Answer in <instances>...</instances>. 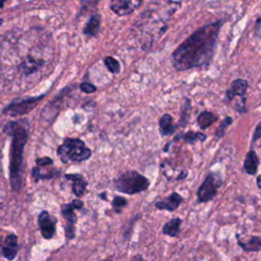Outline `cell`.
<instances>
[{
    "mask_svg": "<svg viewBox=\"0 0 261 261\" xmlns=\"http://www.w3.org/2000/svg\"><path fill=\"white\" fill-rule=\"evenodd\" d=\"M36 163L39 165V166H46V165H49V164H52L53 163V160L49 157H42V158H38L36 160Z\"/></svg>",
    "mask_w": 261,
    "mask_h": 261,
    "instance_id": "f1b7e54d",
    "label": "cell"
},
{
    "mask_svg": "<svg viewBox=\"0 0 261 261\" xmlns=\"http://www.w3.org/2000/svg\"><path fill=\"white\" fill-rule=\"evenodd\" d=\"M100 22H101V16L98 13H94L84 29V34L89 37H94L98 34L100 29Z\"/></svg>",
    "mask_w": 261,
    "mask_h": 261,
    "instance_id": "d6986e66",
    "label": "cell"
},
{
    "mask_svg": "<svg viewBox=\"0 0 261 261\" xmlns=\"http://www.w3.org/2000/svg\"><path fill=\"white\" fill-rule=\"evenodd\" d=\"M104 63L107 67V69L112 73H119L120 72V64L118 60H116L112 56H107L104 59Z\"/></svg>",
    "mask_w": 261,
    "mask_h": 261,
    "instance_id": "603a6c76",
    "label": "cell"
},
{
    "mask_svg": "<svg viewBox=\"0 0 261 261\" xmlns=\"http://www.w3.org/2000/svg\"><path fill=\"white\" fill-rule=\"evenodd\" d=\"M62 210V214L66 219V225H65V236L68 240H71L74 238V223H75V214L73 212L74 207L72 205V203H68V204H64L61 207Z\"/></svg>",
    "mask_w": 261,
    "mask_h": 261,
    "instance_id": "30bf717a",
    "label": "cell"
},
{
    "mask_svg": "<svg viewBox=\"0 0 261 261\" xmlns=\"http://www.w3.org/2000/svg\"><path fill=\"white\" fill-rule=\"evenodd\" d=\"M48 170H46V172H41V169L39 167H35L32 170V176L38 180L41 178H51L54 176L55 171H51V172H47Z\"/></svg>",
    "mask_w": 261,
    "mask_h": 261,
    "instance_id": "d4e9b609",
    "label": "cell"
},
{
    "mask_svg": "<svg viewBox=\"0 0 261 261\" xmlns=\"http://www.w3.org/2000/svg\"><path fill=\"white\" fill-rule=\"evenodd\" d=\"M222 184L223 179L219 172H209L197 191L198 203H206L213 200Z\"/></svg>",
    "mask_w": 261,
    "mask_h": 261,
    "instance_id": "5b68a950",
    "label": "cell"
},
{
    "mask_svg": "<svg viewBox=\"0 0 261 261\" xmlns=\"http://www.w3.org/2000/svg\"><path fill=\"white\" fill-rule=\"evenodd\" d=\"M43 97H44V95H41V96H37V97L25 98V99H22V100L17 101V102L15 101V102L11 103L10 105H8L3 110V112L8 113L9 115L27 114L36 107V105L39 103L40 100H42Z\"/></svg>",
    "mask_w": 261,
    "mask_h": 261,
    "instance_id": "8992f818",
    "label": "cell"
},
{
    "mask_svg": "<svg viewBox=\"0 0 261 261\" xmlns=\"http://www.w3.org/2000/svg\"><path fill=\"white\" fill-rule=\"evenodd\" d=\"M4 245L17 248V237L15 234H13V233L7 236L5 241H4Z\"/></svg>",
    "mask_w": 261,
    "mask_h": 261,
    "instance_id": "83f0119b",
    "label": "cell"
},
{
    "mask_svg": "<svg viewBox=\"0 0 261 261\" xmlns=\"http://www.w3.org/2000/svg\"><path fill=\"white\" fill-rule=\"evenodd\" d=\"M112 208L116 213H120L121 209L127 205V200L121 196H115L111 202Z\"/></svg>",
    "mask_w": 261,
    "mask_h": 261,
    "instance_id": "cb8c5ba5",
    "label": "cell"
},
{
    "mask_svg": "<svg viewBox=\"0 0 261 261\" xmlns=\"http://www.w3.org/2000/svg\"><path fill=\"white\" fill-rule=\"evenodd\" d=\"M3 132L12 137L9 158V179L12 190L18 192L22 185V152L29 137L28 128L24 125V121H9L3 127Z\"/></svg>",
    "mask_w": 261,
    "mask_h": 261,
    "instance_id": "7a4b0ae2",
    "label": "cell"
},
{
    "mask_svg": "<svg viewBox=\"0 0 261 261\" xmlns=\"http://www.w3.org/2000/svg\"><path fill=\"white\" fill-rule=\"evenodd\" d=\"M237 241L238 245L245 252H259L261 250V238L258 236H252V238L247 243H244L240 240L239 234L237 233Z\"/></svg>",
    "mask_w": 261,
    "mask_h": 261,
    "instance_id": "2e32d148",
    "label": "cell"
},
{
    "mask_svg": "<svg viewBox=\"0 0 261 261\" xmlns=\"http://www.w3.org/2000/svg\"><path fill=\"white\" fill-rule=\"evenodd\" d=\"M16 250H17L16 247H11V246L4 245L3 248H2V255L8 260H12L16 256Z\"/></svg>",
    "mask_w": 261,
    "mask_h": 261,
    "instance_id": "484cf974",
    "label": "cell"
},
{
    "mask_svg": "<svg viewBox=\"0 0 261 261\" xmlns=\"http://www.w3.org/2000/svg\"><path fill=\"white\" fill-rule=\"evenodd\" d=\"M0 246H1V237H0Z\"/></svg>",
    "mask_w": 261,
    "mask_h": 261,
    "instance_id": "d6a6232c",
    "label": "cell"
},
{
    "mask_svg": "<svg viewBox=\"0 0 261 261\" xmlns=\"http://www.w3.org/2000/svg\"><path fill=\"white\" fill-rule=\"evenodd\" d=\"M66 178L72 180V191L75 196H82L87 187V181L81 174H66Z\"/></svg>",
    "mask_w": 261,
    "mask_h": 261,
    "instance_id": "ffe728a7",
    "label": "cell"
},
{
    "mask_svg": "<svg viewBox=\"0 0 261 261\" xmlns=\"http://www.w3.org/2000/svg\"><path fill=\"white\" fill-rule=\"evenodd\" d=\"M261 138V121L257 124L255 130H254V134H253V138H252V141L253 142H256L258 139Z\"/></svg>",
    "mask_w": 261,
    "mask_h": 261,
    "instance_id": "f546056e",
    "label": "cell"
},
{
    "mask_svg": "<svg viewBox=\"0 0 261 261\" xmlns=\"http://www.w3.org/2000/svg\"><path fill=\"white\" fill-rule=\"evenodd\" d=\"M182 202H184V198L178 193L173 192L167 197V199L157 201L155 203V208L158 210H167L172 212L176 210Z\"/></svg>",
    "mask_w": 261,
    "mask_h": 261,
    "instance_id": "8fae6325",
    "label": "cell"
},
{
    "mask_svg": "<svg viewBox=\"0 0 261 261\" xmlns=\"http://www.w3.org/2000/svg\"><path fill=\"white\" fill-rule=\"evenodd\" d=\"M42 64H43V61L41 59H37V58H35L33 56H28L20 63L18 69L23 74H31V73L37 71L41 67Z\"/></svg>",
    "mask_w": 261,
    "mask_h": 261,
    "instance_id": "9a60e30c",
    "label": "cell"
},
{
    "mask_svg": "<svg viewBox=\"0 0 261 261\" xmlns=\"http://www.w3.org/2000/svg\"><path fill=\"white\" fill-rule=\"evenodd\" d=\"M81 90L87 94H90V93H94L96 91V87L93 85V84H90V83H82L81 86H80Z\"/></svg>",
    "mask_w": 261,
    "mask_h": 261,
    "instance_id": "4316f807",
    "label": "cell"
},
{
    "mask_svg": "<svg viewBox=\"0 0 261 261\" xmlns=\"http://www.w3.org/2000/svg\"><path fill=\"white\" fill-rule=\"evenodd\" d=\"M192 108V104H191V100L189 98H185L184 100V103L181 105V108H180V115H179V119H178V122H177V127H186L187 124H188V121H189V118H190V110Z\"/></svg>",
    "mask_w": 261,
    "mask_h": 261,
    "instance_id": "44dd1931",
    "label": "cell"
},
{
    "mask_svg": "<svg viewBox=\"0 0 261 261\" xmlns=\"http://www.w3.org/2000/svg\"><path fill=\"white\" fill-rule=\"evenodd\" d=\"M181 222H182V220L179 217L171 218L169 221L164 223V225L162 227V233L166 234L168 237H171V238L177 237Z\"/></svg>",
    "mask_w": 261,
    "mask_h": 261,
    "instance_id": "e0dca14e",
    "label": "cell"
},
{
    "mask_svg": "<svg viewBox=\"0 0 261 261\" xmlns=\"http://www.w3.org/2000/svg\"><path fill=\"white\" fill-rule=\"evenodd\" d=\"M145 0H110L111 10L119 16L127 15L138 9Z\"/></svg>",
    "mask_w": 261,
    "mask_h": 261,
    "instance_id": "52a82bcc",
    "label": "cell"
},
{
    "mask_svg": "<svg viewBox=\"0 0 261 261\" xmlns=\"http://www.w3.org/2000/svg\"><path fill=\"white\" fill-rule=\"evenodd\" d=\"M260 190H261V189H260Z\"/></svg>",
    "mask_w": 261,
    "mask_h": 261,
    "instance_id": "836d02e7",
    "label": "cell"
},
{
    "mask_svg": "<svg viewBox=\"0 0 261 261\" xmlns=\"http://www.w3.org/2000/svg\"><path fill=\"white\" fill-rule=\"evenodd\" d=\"M159 133L162 137H167L172 135L176 129L177 125L173 124V118L169 113H164L159 118Z\"/></svg>",
    "mask_w": 261,
    "mask_h": 261,
    "instance_id": "4fadbf2b",
    "label": "cell"
},
{
    "mask_svg": "<svg viewBox=\"0 0 261 261\" xmlns=\"http://www.w3.org/2000/svg\"><path fill=\"white\" fill-rule=\"evenodd\" d=\"M217 120H218V116L216 114H214L213 112H210L207 110L202 111L197 117V122L202 130L208 128Z\"/></svg>",
    "mask_w": 261,
    "mask_h": 261,
    "instance_id": "ac0fdd59",
    "label": "cell"
},
{
    "mask_svg": "<svg viewBox=\"0 0 261 261\" xmlns=\"http://www.w3.org/2000/svg\"><path fill=\"white\" fill-rule=\"evenodd\" d=\"M71 203H72L74 209H81L83 207V202L81 200L76 199V200H73Z\"/></svg>",
    "mask_w": 261,
    "mask_h": 261,
    "instance_id": "1f68e13d",
    "label": "cell"
},
{
    "mask_svg": "<svg viewBox=\"0 0 261 261\" xmlns=\"http://www.w3.org/2000/svg\"><path fill=\"white\" fill-rule=\"evenodd\" d=\"M249 83L245 79H236L230 84V87L225 92V102L232 101L234 97H245Z\"/></svg>",
    "mask_w": 261,
    "mask_h": 261,
    "instance_id": "ba28073f",
    "label": "cell"
},
{
    "mask_svg": "<svg viewBox=\"0 0 261 261\" xmlns=\"http://www.w3.org/2000/svg\"><path fill=\"white\" fill-rule=\"evenodd\" d=\"M187 176H188V171H187V170H181V171L179 172V174L175 177V179H176V180L185 179Z\"/></svg>",
    "mask_w": 261,
    "mask_h": 261,
    "instance_id": "4dcf8cb0",
    "label": "cell"
},
{
    "mask_svg": "<svg viewBox=\"0 0 261 261\" xmlns=\"http://www.w3.org/2000/svg\"><path fill=\"white\" fill-rule=\"evenodd\" d=\"M259 166V158L257 156V153L254 150H250L245 158L244 161V169L246 173L250 175H254L257 173Z\"/></svg>",
    "mask_w": 261,
    "mask_h": 261,
    "instance_id": "5bb4252c",
    "label": "cell"
},
{
    "mask_svg": "<svg viewBox=\"0 0 261 261\" xmlns=\"http://www.w3.org/2000/svg\"><path fill=\"white\" fill-rule=\"evenodd\" d=\"M113 184L116 191L126 195H135L147 190L150 180L136 170H127L120 173Z\"/></svg>",
    "mask_w": 261,
    "mask_h": 261,
    "instance_id": "3957f363",
    "label": "cell"
},
{
    "mask_svg": "<svg viewBox=\"0 0 261 261\" xmlns=\"http://www.w3.org/2000/svg\"><path fill=\"white\" fill-rule=\"evenodd\" d=\"M207 139L206 134L202 132H194V130H188L186 133L179 132L177 135L174 136L173 142L181 141L185 144H195L197 141L204 142Z\"/></svg>",
    "mask_w": 261,
    "mask_h": 261,
    "instance_id": "7c38bea8",
    "label": "cell"
},
{
    "mask_svg": "<svg viewBox=\"0 0 261 261\" xmlns=\"http://www.w3.org/2000/svg\"><path fill=\"white\" fill-rule=\"evenodd\" d=\"M232 121H233L232 117H230V116H225L221 120V122L218 124V126L216 127L215 133H214V136H215L216 140H220L224 136L227 127L232 123Z\"/></svg>",
    "mask_w": 261,
    "mask_h": 261,
    "instance_id": "7402d4cb",
    "label": "cell"
},
{
    "mask_svg": "<svg viewBox=\"0 0 261 261\" xmlns=\"http://www.w3.org/2000/svg\"><path fill=\"white\" fill-rule=\"evenodd\" d=\"M56 220L47 211H42L39 215V226L45 239H51L55 233Z\"/></svg>",
    "mask_w": 261,
    "mask_h": 261,
    "instance_id": "9c48e42d",
    "label": "cell"
},
{
    "mask_svg": "<svg viewBox=\"0 0 261 261\" xmlns=\"http://www.w3.org/2000/svg\"><path fill=\"white\" fill-rule=\"evenodd\" d=\"M223 20L203 25L187 38L172 53L171 63L175 70L208 68L216 49Z\"/></svg>",
    "mask_w": 261,
    "mask_h": 261,
    "instance_id": "6da1fadb",
    "label": "cell"
},
{
    "mask_svg": "<svg viewBox=\"0 0 261 261\" xmlns=\"http://www.w3.org/2000/svg\"><path fill=\"white\" fill-rule=\"evenodd\" d=\"M57 153L63 163L68 161H86L92 155V151L86 146V144L82 140L74 138L65 139L63 144L57 149Z\"/></svg>",
    "mask_w": 261,
    "mask_h": 261,
    "instance_id": "277c9868",
    "label": "cell"
}]
</instances>
